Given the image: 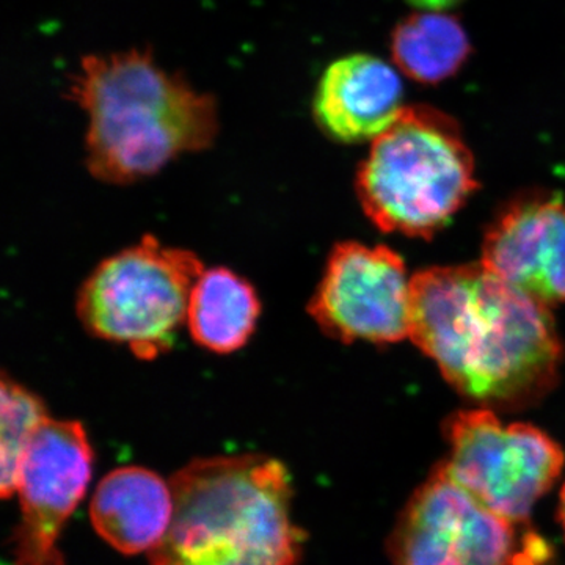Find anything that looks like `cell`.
<instances>
[{
    "label": "cell",
    "instance_id": "obj_7",
    "mask_svg": "<svg viewBox=\"0 0 565 565\" xmlns=\"http://www.w3.org/2000/svg\"><path fill=\"white\" fill-rule=\"evenodd\" d=\"M520 523L494 514L444 465L405 505L392 535L394 565H539L541 545L520 544Z\"/></svg>",
    "mask_w": 565,
    "mask_h": 565
},
{
    "label": "cell",
    "instance_id": "obj_4",
    "mask_svg": "<svg viewBox=\"0 0 565 565\" xmlns=\"http://www.w3.org/2000/svg\"><path fill=\"white\" fill-rule=\"evenodd\" d=\"M478 188L459 125L429 106H405L356 174L364 214L386 233L429 237Z\"/></svg>",
    "mask_w": 565,
    "mask_h": 565
},
{
    "label": "cell",
    "instance_id": "obj_9",
    "mask_svg": "<svg viewBox=\"0 0 565 565\" xmlns=\"http://www.w3.org/2000/svg\"><path fill=\"white\" fill-rule=\"evenodd\" d=\"M92 465L93 449L81 423L50 418L40 427L18 475V565H62L57 539L84 498Z\"/></svg>",
    "mask_w": 565,
    "mask_h": 565
},
{
    "label": "cell",
    "instance_id": "obj_1",
    "mask_svg": "<svg viewBox=\"0 0 565 565\" xmlns=\"http://www.w3.org/2000/svg\"><path fill=\"white\" fill-rule=\"evenodd\" d=\"M411 340L457 392L489 411L541 399L563 363L550 307L482 264L412 277Z\"/></svg>",
    "mask_w": 565,
    "mask_h": 565
},
{
    "label": "cell",
    "instance_id": "obj_13",
    "mask_svg": "<svg viewBox=\"0 0 565 565\" xmlns=\"http://www.w3.org/2000/svg\"><path fill=\"white\" fill-rule=\"evenodd\" d=\"M259 315L262 302L252 282L225 267H214L204 269L193 286L185 326L200 348L225 355L248 343Z\"/></svg>",
    "mask_w": 565,
    "mask_h": 565
},
{
    "label": "cell",
    "instance_id": "obj_12",
    "mask_svg": "<svg viewBox=\"0 0 565 565\" xmlns=\"http://www.w3.org/2000/svg\"><path fill=\"white\" fill-rule=\"evenodd\" d=\"M173 490L154 471L125 467L99 482L92 498L93 526L125 555L151 553L172 525Z\"/></svg>",
    "mask_w": 565,
    "mask_h": 565
},
{
    "label": "cell",
    "instance_id": "obj_16",
    "mask_svg": "<svg viewBox=\"0 0 565 565\" xmlns=\"http://www.w3.org/2000/svg\"><path fill=\"white\" fill-rule=\"evenodd\" d=\"M405 2L411 3L415 9L423 11H437V13H441V11L459 6L463 0H405Z\"/></svg>",
    "mask_w": 565,
    "mask_h": 565
},
{
    "label": "cell",
    "instance_id": "obj_11",
    "mask_svg": "<svg viewBox=\"0 0 565 565\" xmlns=\"http://www.w3.org/2000/svg\"><path fill=\"white\" fill-rule=\"evenodd\" d=\"M404 109L399 73L370 54L333 62L319 81L313 104L319 128L344 143L377 139Z\"/></svg>",
    "mask_w": 565,
    "mask_h": 565
},
{
    "label": "cell",
    "instance_id": "obj_3",
    "mask_svg": "<svg viewBox=\"0 0 565 565\" xmlns=\"http://www.w3.org/2000/svg\"><path fill=\"white\" fill-rule=\"evenodd\" d=\"M172 525L151 565H296L302 533L291 519V486L262 455L193 460L173 476Z\"/></svg>",
    "mask_w": 565,
    "mask_h": 565
},
{
    "label": "cell",
    "instance_id": "obj_2",
    "mask_svg": "<svg viewBox=\"0 0 565 565\" xmlns=\"http://www.w3.org/2000/svg\"><path fill=\"white\" fill-rule=\"evenodd\" d=\"M70 92L88 118V172L109 184L152 177L217 137L214 99L159 68L150 52L92 55Z\"/></svg>",
    "mask_w": 565,
    "mask_h": 565
},
{
    "label": "cell",
    "instance_id": "obj_10",
    "mask_svg": "<svg viewBox=\"0 0 565 565\" xmlns=\"http://www.w3.org/2000/svg\"><path fill=\"white\" fill-rule=\"evenodd\" d=\"M482 266L552 308L565 302V202L525 195L504 207L487 230Z\"/></svg>",
    "mask_w": 565,
    "mask_h": 565
},
{
    "label": "cell",
    "instance_id": "obj_6",
    "mask_svg": "<svg viewBox=\"0 0 565 565\" xmlns=\"http://www.w3.org/2000/svg\"><path fill=\"white\" fill-rule=\"evenodd\" d=\"M446 473L505 520L525 523L564 467L561 446L537 427L503 423L489 408L460 411L444 426Z\"/></svg>",
    "mask_w": 565,
    "mask_h": 565
},
{
    "label": "cell",
    "instance_id": "obj_5",
    "mask_svg": "<svg viewBox=\"0 0 565 565\" xmlns=\"http://www.w3.org/2000/svg\"><path fill=\"white\" fill-rule=\"evenodd\" d=\"M203 273L195 253L145 236L88 275L77 294V318L93 337L151 362L172 351Z\"/></svg>",
    "mask_w": 565,
    "mask_h": 565
},
{
    "label": "cell",
    "instance_id": "obj_17",
    "mask_svg": "<svg viewBox=\"0 0 565 565\" xmlns=\"http://www.w3.org/2000/svg\"><path fill=\"white\" fill-rule=\"evenodd\" d=\"M559 522H561V526H563V531H564V535H565V486H564V489H563V492H561V498H559Z\"/></svg>",
    "mask_w": 565,
    "mask_h": 565
},
{
    "label": "cell",
    "instance_id": "obj_8",
    "mask_svg": "<svg viewBox=\"0 0 565 565\" xmlns=\"http://www.w3.org/2000/svg\"><path fill=\"white\" fill-rule=\"evenodd\" d=\"M412 277L384 245L341 243L330 253L308 313L341 343L392 344L411 338Z\"/></svg>",
    "mask_w": 565,
    "mask_h": 565
},
{
    "label": "cell",
    "instance_id": "obj_14",
    "mask_svg": "<svg viewBox=\"0 0 565 565\" xmlns=\"http://www.w3.org/2000/svg\"><path fill=\"white\" fill-rule=\"evenodd\" d=\"M471 54L463 25L451 14L422 11L394 28L392 55L397 68L419 84H440L459 73Z\"/></svg>",
    "mask_w": 565,
    "mask_h": 565
},
{
    "label": "cell",
    "instance_id": "obj_15",
    "mask_svg": "<svg viewBox=\"0 0 565 565\" xmlns=\"http://www.w3.org/2000/svg\"><path fill=\"white\" fill-rule=\"evenodd\" d=\"M0 393V493L9 498L17 493L22 457L40 427L51 416L35 393L7 375H3Z\"/></svg>",
    "mask_w": 565,
    "mask_h": 565
}]
</instances>
